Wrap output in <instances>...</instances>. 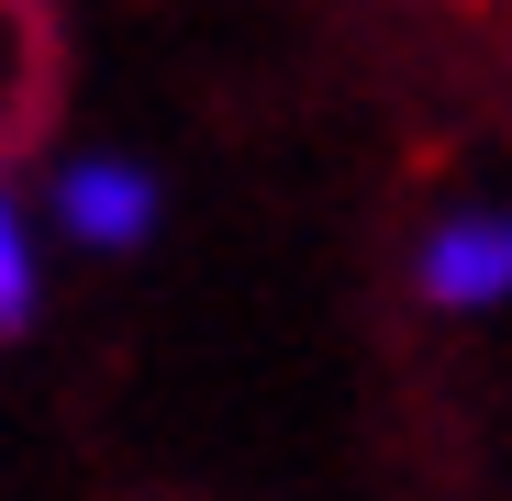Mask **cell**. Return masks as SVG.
Segmentation results:
<instances>
[{
    "mask_svg": "<svg viewBox=\"0 0 512 501\" xmlns=\"http://www.w3.org/2000/svg\"><path fill=\"white\" fill-rule=\"evenodd\" d=\"M0 312H34V245H23V223H12V245H0Z\"/></svg>",
    "mask_w": 512,
    "mask_h": 501,
    "instance_id": "3957f363",
    "label": "cell"
},
{
    "mask_svg": "<svg viewBox=\"0 0 512 501\" xmlns=\"http://www.w3.org/2000/svg\"><path fill=\"white\" fill-rule=\"evenodd\" d=\"M423 290H435V301H490V290H512V223H457V234H435Z\"/></svg>",
    "mask_w": 512,
    "mask_h": 501,
    "instance_id": "6da1fadb",
    "label": "cell"
},
{
    "mask_svg": "<svg viewBox=\"0 0 512 501\" xmlns=\"http://www.w3.org/2000/svg\"><path fill=\"white\" fill-rule=\"evenodd\" d=\"M56 212H67V234L123 245V234H145V179H123V167H78V179L56 190Z\"/></svg>",
    "mask_w": 512,
    "mask_h": 501,
    "instance_id": "7a4b0ae2",
    "label": "cell"
}]
</instances>
